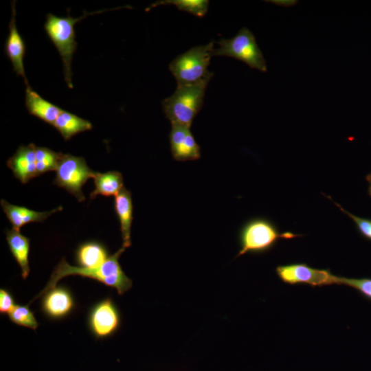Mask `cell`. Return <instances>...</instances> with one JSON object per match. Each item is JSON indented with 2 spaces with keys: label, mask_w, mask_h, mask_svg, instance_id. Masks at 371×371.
<instances>
[{
  "label": "cell",
  "mask_w": 371,
  "mask_h": 371,
  "mask_svg": "<svg viewBox=\"0 0 371 371\" xmlns=\"http://www.w3.org/2000/svg\"><path fill=\"white\" fill-rule=\"evenodd\" d=\"M124 251L125 248L122 247L113 254L110 255L101 266L92 269L71 266L67 262L65 258H63L54 268L45 288L28 304L34 300L42 297L49 289L55 287L58 282L63 278L71 275H78L93 279L106 286L115 289L120 295L124 294L133 286L132 280L126 275L119 262V258Z\"/></svg>",
  "instance_id": "1"
},
{
  "label": "cell",
  "mask_w": 371,
  "mask_h": 371,
  "mask_svg": "<svg viewBox=\"0 0 371 371\" xmlns=\"http://www.w3.org/2000/svg\"><path fill=\"white\" fill-rule=\"evenodd\" d=\"M212 76L210 71L195 82L177 86L173 94L163 100V110L171 124L191 127L202 108L205 89Z\"/></svg>",
  "instance_id": "2"
},
{
  "label": "cell",
  "mask_w": 371,
  "mask_h": 371,
  "mask_svg": "<svg viewBox=\"0 0 371 371\" xmlns=\"http://www.w3.org/2000/svg\"><path fill=\"white\" fill-rule=\"evenodd\" d=\"M111 10L105 9L93 12H85L78 18H74L69 14L63 17L57 16L51 13L47 14L44 29L61 57L64 78L69 88H73L71 61L77 48L75 24L88 16Z\"/></svg>",
  "instance_id": "3"
},
{
  "label": "cell",
  "mask_w": 371,
  "mask_h": 371,
  "mask_svg": "<svg viewBox=\"0 0 371 371\" xmlns=\"http://www.w3.org/2000/svg\"><path fill=\"white\" fill-rule=\"evenodd\" d=\"M302 236L290 232H280L277 227L265 218H254L247 221L238 234L240 249L238 258L246 254H259L271 250L280 239Z\"/></svg>",
  "instance_id": "4"
},
{
  "label": "cell",
  "mask_w": 371,
  "mask_h": 371,
  "mask_svg": "<svg viewBox=\"0 0 371 371\" xmlns=\"http://www.w3.org/2000/svg\"><path fill=\"white\" fill-rule=\"evenodd\" d=\"M219 47L214 49L212 56H228L244 62L251 69L267 72V67L262 51L255 36L247 27L241 28L236 35L229 39H221Z\"/></svg>",
  "instance_id": "5"
},
{
  "label": "cell",
  "mask_w": 371,
  "mask_h": 371,
  "mask_svg": "<svg viewBox=\"0 0 371 371\" xmlns=\"http://www.w3.org/2000/svg\"><path fill=\"white\" fill-rule=\"evenodd\" d=\"M214 50V43L194 47L179 55L169 65L177 86L195 82L207 75V67Z\"/></svg>",
  "instance_id": "6"
},
{
  "label": "cell",
  "mask_w": 371,
  "mask_h": 371,
  "mask_svg": "<svg viewBox=\"0 0 371 371\" xmlns=\"http://www.w3.org/2000/svg\"><path fill=\"white\" fill-rule=\"evenodd\" d=\"M56 171L54 184L67 190L79 202L85 201L82 188L95 174L87 166L85 159L82 157L60 153Z\"/></svg>",
  "instance_id": "7"
},
{
  "label": "cell",
  "mask_w": 371,
  "mask_h": 371,
  "mask_svg": "<svg viewBox=\"0 0 371 371\" xmlns=\"http://www.w3.org/2000/svg\"><path fill=\"white\" fill-rule=\"evenodd\" d=\"M87 323L90 333L98 339L113 336L120 329L122 317L111 297H105L89 308Z\"/></svg>",
  "instance_id": "8"
},
{
  "label": "cell",
  "mask_w": 371,
  "mask_h": 371,
  "mask_svg": "<svg viewBox=\"0 0 371 371\" xmlns=\"http://www.w3.org/2000/svg\"><path fill=\"white\" fill-rule=\"evenodd\" d=\"M276 273L282 282L291 285L304 284L316 287L337 284V276L330 269L313 268L306 263L278 265Z\"/></svg>",
  "instance_id": "9"
},
{
  "label": "cell",
  "mask_w": 371,
  "mask_h": 371,
  "mask_svg": "<svg viewBox=\"0 0 371 371\" xmlns=\"http://www.w3.org/2000/svg\"><path fill=\"white\" fill-rule=\"evenodd\" d=\"M76 306L73 293L66 286H56L41 297V310L47 318L53 320L68 317Z\"/></svg>",
  "instance_id": "10"
},
{
  "label": "cell",
  "mask_w": 371,
  "mask_h": 371,
  "mask_svg": "<svg viewBox=\"0 0 371 371\" xmlns=\"http://www.w3.org/2000/svg\"><path fill=\"white\" fill-rule=\"evenodd\" d=\"M169 139L174 159L184 161L200 158V147L194 139L190 126L172 124Z\"/></svg>",
  "instance_id": "11"
},
{
  "label": "cell",
  "mask_w": 371,
  "mask_h": 371,
  "mask_svg": "<svg viewBox=\"0 0 371 371\" xmlns=\"http://www.w3.org/2000/svg\"><path fill=\"white\" fill-rule=\"evenodd\" d=\"M15 1H12V17L9 23V33L5 43V53L10 59L14 71L21 76L24 82L29 86L24 69V57L26 52L25 43L19 32L16 24Z\"/></svg>",
  "instance_id": "12"
},
{
  "label": "cell",
  "mask_w": 371,
  "mask_h": 371,
  "mask_svg": "<svg viewBox=\"0 0 371 371\" xmlns=\"http://www.w3.org/2000/svg\"><path fill=\"white\" fill-rule=\"evenodd\" d=\"M7 166L12 170L14 176L23 184L38 177L36 145L30 144L20 146L7 161Z\"/></svg>",
  "instance_id": "13"
},
{
  "label": "cell",
  "mask_w": 371,
  "mask_h": 371,
  "mask_svg": "<svg viewBox=\"0 0 371 371\" xmlns=\"http://www.w3.org/2000/svg\"><path fill=\"white\" fill-rule=\"evenodd\" d=\"M1 206L12 228L18 231L26 224L43 222L52 214L63 210V207L59 206L50 211L37 212L25 207L12 205L4 199L1 200Z\"/></svg>",
  "instance_id": "14"
},
{
  "label": "cell",
  "mask_w": 371,
  "mask_h": 371,
  "mask_svg": "<svg viewBox=\"0 0 371 371\" xmlns=\"http://www.w3.org/2000/svg\"><path fill=\"white\" fill-rule=\"evenodd\" d=\"M25 105L30 115L52 126L63 111L59 106L42 98L30 85L25 89Z\"/></svg>",
  "instance_id": "15"
},
{
  "label": "cell",
  "mask_w": 371,
  "mask_h": 371,
  "mask_svg": "<svg viewBox=\"0 0 371 371\" xmlns=\"http://www.w3.org/2000/svg\"><path fill=\"white\" fill-rule=\"evenodd\" d=\"M114 206L120 225L122 247L126 249L131 245V230L133 205L131 192L124 187L115 196Z\"/></svg>",
  "instance_id": "16"
},
{
  "label": "cell",
  "mask_w": 371,
  "mask_h": 371,
  "mask_svg": "<svg viewBox=\"0 0 371 371\" xmlns=\"http://www.w3.org/2000/svg\"><path fill=\"white\" fill-rule=\"evenodd\" d=\"M109 256L106 247L97 240L83 242L78 246L75 251L77 265L87 269L101 266Z\"/></svg>",
  "instance_id": "17"
},
{
  "label": "cell",
  "mask_w": 371,
  "mask_h": 371,
  "mask_svg": "<svg viewBox=\"0 0 371 371\" xmlns=\"http://www.w3.org/2000/svg\"><path fill=\"white\" fill-rule=\"evenodd\" d=\"M5 237L9 249L21 268V276L25 280L30 271L28 259L30 239L13 228L6 229Z\"/></svg>",
  "instance_id": "18"
},
{
  "label": "cell",
  "mask_w": 371,
  "mask_h": 371,
  "mask_svg": "<svg viewBox=\"0 0 371 371\" xmlns=\"http://www.w3.org/2000/svg\"><path fill=\"white\" fill-rule=\"evenodd\" d=\"M53 126L60 133L65 140H69L78 133L92 129V124L87 120L67 111L63 110Z\"/></svg>",
  "instance_id": "19"
},
{
  "label": "cell",
  "mask_w": 371,
  "mask_h": 371,
  "mask_svg": "<svg viewBox=\"0 0 371 371\" xmlns=\"http://www.w3.org/2000/svg\"><path fill=\"white\" fill-rule=\"evenodd\" d=\"M95 189L90 194L93 199L98 195L104 196H116L124 188L123 177L118 171H109L104 173L95 172L93 177Z\"/></svg>",
  "instance_id": "20"
},
{
  "label": "cell",
  "mask_w": 371,
  "mask_h": 371,
  "mask_svg": "<svg viewBox=\"0 0 371 371\" xmlns=\"http://www.w3.org/2000/svg\"><path fill=\"white\" fill-rule=\"evenodd\" d=\"M173 5L178 10L190 13L198 17H203L208 10L207 0H164L158 1L150 5L145 10L154 8L159 5Z\"/></svg>",
  "instance_id": "21"
},
{
  "label": "cell",
  "mask_w": 371,
  "mask_h": 371,
  "mask_svg": "<svg viewBox=\"0 0 371 371\" xmlns=\"http://www.w3.org/2000/svg\"><path fill=\"white\" fill-rule=\"evenodd\" d=\"M36 168L38 176L47 172L56 170L60 153L47 147L36 146Z\"/></svg>",
  "instance_id": "22"
},
{
  "label": "cell",
  "mask_w": 371,
  "mask_h": 371,
  "mask_svg": "<svg viewBox=\"0 0 371 371\" xmlns=\"http://www.w3.org/2000/svg\"><path fill=\"white\" fill-rule=\"evenodd\" d=\"M8 315L10 320L16 325L32 330H36L38 326V323L33 311L29 308V304H16L14 309Z\"/></svg>",
  "instance_id": "23"
},
{
  "label": "cell",
  "mask_w": 371,
  "mask_h": 371,
  "mask_svg": "<svg viewBox=\"0 0 371 371\" xmlns=\"http://www.w3.org/2000/svg\"><path fill=\"white\" fill-rule=\"evenodd\" d=\"M337 284L346 285L357 290L363 297L371 301V278H353L337 276Z\"/></svg>",
  "instance_id": "24"
},
{
  "label": "cell",
  "mask_w": 371,
  "mask_h": 371,
  "mask_svg": "<svg viewBox=\"0 0 371 371\" xmlns=\"http://www.w3.org/2000/svg\"><path fill=\"white\" fill-rule=\"evenodd\" d=\"M344 214H347L355 223L360 235L365 239L371 241V219L365 218L350 214L344 210L340 205L333 201L330 196H328Z\"/></svg>",
  "instance_id": "25"
},
{
  "label": "cell",
  "mask_w": 371,
  "mask_h": 371,
  "mask_svg": "<svg viewBox=\"0 0 371 371\" xmlns=\"http://www.w3.org/2000/svg\"><path fill=\"white\" fill-rule=\"evenodd\" d=\"M14 298L11 292L4 288L0 289V313L9 314L15 307Z\"/></svg>",
  "instance_id": "26"
},
{
  "label": "cell",
  "mask_w": 371,
  "mask_h": 371,
  "mask_svg": "<svg viewBox=\"0 0 371 371\" xmlns=\"http://www.w3.org/2000/svg\"><path fill=\"white\" fill-rule=\"evenodd\" d=\"M366 179L369 184L368 193L369 195L371 196V172L366 176Z\"/></svg>",
  "instance_id": "27"
}]
</instances>
